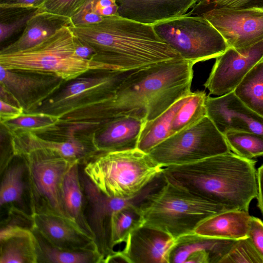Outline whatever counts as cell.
<instances>
[{"label":"cell","mask_w":263,"mask_h":263,"mask_svg":"<svg viewBox=\"0 0 263 263\" xmlns=\"http://www.w3.org/2000/svg\"><path fill=\"white\" fill-rule=\"evenodd\" d=\"M35 10L20 14L11 20L1 21L0 23V41L1 43L10 38L21 29L25 27L28 21L35 14Z\"/></svg>","instance_id":"obj_36"},{"label":"cell","mask_w":263,"mask_h":263,"mask_svg":"<svg viewBox=\"0 0 263 263\" xmlns=\"http://www.w3.org/2000/svg\"><path fill=\"white\" fill-rule=\"evenodd\" d=\"M91 5L93 12L102 17L119 15L116 0H92Z\"/></svg>","instance_id":"obj_40"},{"label":"cell","mask_w":263,"mask_h":263,"mask_svg":"<svg viewBox=\"0 0 263 263\" xmlns=\"http://www.w3.org/2000/svg\"><path fill=\"white\" fill-rule=\"evenodd\" d=\"M139 204H128L115 213L113 218L111 235L114 247L125 242L133 231L143 226V221L139 208Z\"/></svg>","instance_id":"obj_32"},{"label":"cell","mask_w":263,"mask_h":263,"mask_svg":"<svg viewBox=\"0 0 263 263\" xmlns=\"http://www.w3.org/2000/svg\"><path fill=\"white\" fill-rule=\"evenodd\" d=\"M153 27L162 40L194 64L216 58L229 47L220 33L201 15L186 13L156 23Z\"/></svg>","instance_id":"obj_8"},{"label":"cell","mask_w":263,"mask_h":263,"mask_svg":"<svg viewBox=\"0 0 263 263\" xmlns=\"http://www.w3.org/2000/svg\"><path fill=\"white\" fill-rule=\"evenodd\" d=\"M163 168L136 148L97 153L84 164L83 172L108 196L132 199L160 176Z\"/></svg>","instance_id":"obj_4"},{"label":"cell","mask_w":263,"mask_h":263,"mask_svg":"<svg viewBox=\"0 0 263 263\" xmlns=\"http://www.w3.org/2000/svg\"><path fill=\"white\" fill-rule=\"evenodd\" d=\"M138 69L99 70L95 76H80L46 100L36 111L60 119L112 97L121 83Z\"/></svg>","instance_id":"obj_10"},{"label":"cell","mask_w":263,"mask_h":263,"mask_svg":"<svg viewBox=\"0 0 263 263\" xmlns=\"http://www.w3.org/2000/svg\"><path fill=\"white\" fill-rule=\"evenodd\" d=\"M187 95L177 100L154 119L146 122L140 134L137 148L148 153L153 147L173 135L174 118L186 101Z\"/></svg>","instance_id":"obj_27"},{"label":"cell","mask_w":263,"mask_h":263,"mask_svg":"<svg viewBox=\"0 0 263 263\" xmlns=\"http://www.w3.org/2000/svg\"><path fill=\"white\" fill-rule=\"evenodd\" d=\"M223 135L231 151L236 155L250 159L263 155V135L236 130Z\"/></svg>","instance_id":"obj_33"},{"label":"cell","mask_w":263,"mask_h":263,"mask_svg":"<svg viewBox=\"0 0 263 263\" xmlns=\"http://www.w3.org/2000/svg\"><path fill=\"white\" fill-rule=\"evenodd\" d=\"M92 0H86L82 6L70 18L69 26H85L99 23L105 17L95 13L92 9Z\"/></svg>","instance_id":"obj_37"},{"label":"cell","mask_w":263,"mask_h":263,"mask_svg":"<svg viewBox=\"0 0 263 263\" xmlns=\"http://www.w3.org/2000/svg\"><path fill=\"white\" fill-rule=\"evenodd\" d=\"M0 85L16 100L24 112L36 111L66 82L51 73L7 69L0 66Z\"/></svg>","instance_id":"obj_13"},{"label":"cell","mask_w":263,"mask_h":263,"mask_svg":"<svg viewBox=\"0 0 263 263\" xmlns=\"http://www.w3.org/2000/svg\"><path fill=\"white\" fill-rule=\"evenodd\" d=\"M0 242V263H38L36 238L31 228L20 227Z\"/></svg>","instance_id":"obj_26"},{"label":"cell","mask_w":263,"mask_h":263,"mask_svg":"<svg viewBox=\"0 0 263 263\" xmlns=\"http://www.w3.org/2000/svg\"><path fill=\"white\" fill-rule=\"evenodd\" d=\"M219 263H263V257L248 237L236 240Z\"/></svg>","instance_id":"obj_34"},{"label":"cell","mask_w":263,"mask_h":263,"mask_svg":"<svg viewBox=\"0 0 263 263\" xmlns=\"http://www.w3.org/2000/svg\"><path fill=\"white\" fill-rule=\"evenodd\" d=\"M175 240L162 231L142 226L129 234L118 255L123 262L169 263Z\"/></svg>","instance_id":"obj_17"},{"label":"cell","mask_w":263,"mask_h":263,"mask_svg":"<svg viewBox=\"0 0 263 263\" xmlns=\"http://www.w3.org/2000/svg\"><path fill=\"white\" fill-rule=\"evenodd\" d=\"M230 151L224 135L206 116L170 136L148 154L165 167L196 162Z\"/></svg>","instance_id":"obj_9"},{"label":"cell","mask_w":263,"mask_h":263,"mask_svg":"<svg viewBox=\"0 0 263 263\" xmlns=\"http://www.w3.org/2000/svg\"><path fill=\"white\" fill-rule=\"evenodd\" d=\"M251 218L248 211L226 210L202 221L194 232L201 236L221 239L246 238L249 237Z\"/></svg>","instance_id":"obj_21"},{"label":"cell","mask_w":263,"mask_h":263,"mask_svg":"<svg viewBox=\"0 0 263 263\" xmlns=\"http://www.w3.org/2000/svg\"><path fill=\"white\" fill-rule=\"evenodd\" d=\"M236 240L198 235L194 232L181 236L169 253V263H185L189 257L198 251L207 252L210 263H219Z\"/></svg>","instance_id":"obj_22"},{"label":"cell","mask_w":263,"mask_h":263,"mask_svg":"<svg viewBox=\"0 0 263 263\" xmlns=\"http://www.w3.org/2000/svg\"><path fill=\"white\" fill-rule=\"evenodd\" d=\"M69 27L77 37L95 50L91 60L105 65L109 70H133L183 59L159 37L152 25L118 15L93 24Z\"/></svg>","instance_id":"obj_3"},{"label":"cell","mask_w":263,"mask_h":263,"mask_svg":"<svg viewBox=\"0 0 263 263\" xmlns=\"http://www.w3.org/2000/svg\"><path fill=\"white\" fill-rule=\"evenodd\" d=\"M80 178L85 198L84 213L92 233L97 249L108 262L117 252L114 250L111 235L113 218L115 213L132 203H140L147 195L158 189L162 180L158 177L148 184L137 196L132 199L113 198L104 194L83 172Z\"/></svg>","instance_id":"obj_11"},{"label":"cell","mask_w":263,"mask_h":263,"mask_svg":"<svg viewBox=\"0 0 263 263\" xmlns=\"http://www.w3.org/2000/svg\"><path fill=\"white\" fill-rule=\"evenodd\" d=\"M67 21L44 13L35 14L28 21L20 37L3 48L1 53L24 50L34 46L53 34Z\"/></svg>","instance_id":"obj_24"},{"label":"cell","mask_w":263,"mask_h":263,"mask_svg":"<svg viewBox=\"0 0 263 263\" xmlns=\"http://www.w3.org/2000/svg\"><path fill=\"white\" fill-rule=\"evenodd\" d=\"M194 65L177 59L138 69L110 98L70 113L63 120L84 131L121 116L152 120L191 92Z\"/></svg>","instance_id":"obj_1"},{"label":"cell","mask_w":263,"mask_h":263,"mask_svg":"<svg viewBox=\"0 0 263 263\" xmlns=\"http://www.w3.org/2000/svg\"><path fill=\"white\" fill-rule=\"evenodd\" d=\"M30 218L31 230L38 232L56 247L68 249L97 247L92 238L60 216L46 213H31Z\"/></svg>","instance_id":"obj_19"},{"label":"cell","mask_w":263,"mask_h":263,"mask_svg":"<svg viewBox=\"0 0 263 263\" xmlns=\"http://www.w3.org/2000/svg\"><path fill=\"white\" fill-rule=\"evenodd\" d=\"M86 0H45L35 12L44 13L67 21L82 6Z\"/></svg>","instance_id":"obj_35"},{"label":"cell","mask_w":263,"mask_h":263,"mask_svg":"<svg viewBox=\"0 0 263 263\" xmlns=\"http://www.w3.org/2000/svg\"><path fill=\"white\" fill-rule=\"evenodd\" d=\"M146 121L134 116H121L106 121L87 135L98 152L134 149L137 148Z\"/></svg>","instance_id":"obj_18"},{"label":"cell","mask_w":263,"mask_h":263,"mask_svg":"<svg viewBox=\"0 0 263 263\" xmlns=\"http://www.w3.org/2000/svg\"><path fill=\"white\" fill-rule=\"evenodd\" d=\"M0 66L7 69L53 74L66 81L74 80L89 71L109 70L101 63L85 60L76 54L74 34L68 25L34 46L0 53Z\"/></svg>","instance_id":"obj_6"},{"label":"cell","mask_w":263,"mask_h":263,"mask_svg":"<svg viewBox=\"0 0 263 263\" xmlns=\"http://www.w3.org/2000/svg\"><path fill=\"white\" fill-rule=\"evenodd\" d=\"M26 171V165L22 159L21 162L9 164L4 170L0 186L1 207L12 203H22L25 189L24 175Z\"/></svg>","instance_id":"obj_30"},{"label":"cell","mask_w":263,"mask_h":263,"mask_svg":"<svg viewBox=\"0 0 263 263\" xmlns=\"http://www.w3.org/2000/svg\"><path fill=\"white\" fill-rule=\"evenodd\" d=\"M213 0H195L191 10L187 14L191 15H200L205 8Z\"/></svg>","instance_id":"obj_45"},{"label":"cell","mask_w":263,"mask_h":263,"mask_svg":"<svg viewBox=\"0 0 263 263\" xmlns=\"http://www.w3.org/2000/svg\"><path fill=\"white\" fill-rule=\"evenodd\" d=\"M10 145L14 157L37 149H50L65 158L84 164L98 151L90 137L66 131L62 139H48L31 132H21L10 136Z\"/></svg>","instance_id":"obj_15"},{"label":"cell","mask_w":263,"mask_h":263,"mask_svg":"<svg viewBox=\"0 0 263 263\" xmlns=\"http://www.w3.org/2000/svg\"><path fill=\"white\" fill-rule=\"evenodd\" d=\"M60 119L49 114L34 111L24 112L19 117L1 124L9 136L21 132L40 135L60 129Z\"/></svg>","instance_id":"obj_28"},{"label":"cell","mask_w":263,"mask_h":263,"mask_svg":"<svg viewBox=\"0 0 263 263\" xmlns=\"http://www.w3.org/2000/svg\"><path fill=\"white\" fill-rule=\"evenodd\" d=\"M139 208L143 226L162 231L175 239L193 233L200 222L210 216L228 210L164 179L163 184L147 195Z\"/></svg>","instance_id":"obj_5"},{"label":"cell","mask_w":263,"mask_h":263,"mask_svg":"<svg viewBox=\"0 0 263 263\" xmlns=\"http://www.w3.org/2000/svg\"><path fill=\"white\" fill-rule=\"evenodd\" d=\"M206 93L197 90L190 92L177 112L172 124L173 135L195 124L206 116Z\"/></svg>","instance_id":"obj_31"},{"label":"cell","mask_w":263,"mask_h":263,"mask_svg":"<svg viewBox=\"0 0 263 263\" xmlns=\"http://www.w3.org/2000/svg\"><path fill=\"white\" fill-rule=\"evenodd\" d=\"M0 104L1 124L15 119L24 112L22 107L10 104L1 100Z\"/></svg>","instance_id":"obj_42"},{"label":"cell","mask_w":263,"mask_h":263,"mask_svg":"<svg viewBox=\"0 0 263 263\" xmlns=\"http://www.w3.org/2000/svg\"><path fill=\"white\" fill-rule=\"evenodd\" d=\"M18 157L26 167L31 213L52 214L73 223L64 209L62 188L65 174L79 162L50 149L34 150Z\"/></svg>","instance_id":"obj_7"},{"label":"cell","mask_w":263,"mask_h":263,"mask_svg":"<svg viewBox=\"0 0 263 263\" xmlns=\"http://www.w3.org/2000/svg\"><path fill=\"white\" fill-rule=\"evenodd\" d=\"M119 16L152 25L185 14L195 0H116Z\"/></svg>","instance_id":"obj_20"},{"label":"cell","mask_w":263,"mask_h":263,"mask_svg":"<svg viewBox=\"0 0 263 263\" xmlns=\"http://www.w3.org/2000/svg\"><path fill=\"white\" fill-rule=\"evenodd\" d=\"M76 54L81 58L91 60L96 54L94 49L87 43L79 39L74 35Z\"/></svg>","instance_id":"obj_43"},{"label":"cell","mask_w":263,"mask_h":263,"mask_svg":"<svg viewBox=\"0 0 263 263\" xmlns=\"http://www.w3.org/2000/svg\"><path fill=\"white\" fill-rule=\"evenodd\" d=\"M80 165L79 162L75 163L65 175L62 188L63 202L71 221L93 239L84 213L85 198L80 178Z\"/></svg>","instance_id":"obj_23"},{"label":"cell","mask_w":263,"mask_h":263,"mask_svg":"<svg viewBox=\"0 0 263 263\" xmlns=\"http://www.w3.org/2000/svg\"><path fill=\"white\" fill-rule=\"evenodd\" d=\"M200 15L216 29L229 47H247L263 40V7H216Z\"/></svg>","instance_id":"obj_12"},{"label":"cell","mask_w":263,"mask_h":263,"mask_svg":"<svg viewBox=\"0 0 263 263\" xmlns=\"http://www.w3.org/2000/svg\"><path fill=\"white\" fill-rule=\"evenodd\" d=\"M248 235L258 253L263 257V221L261 220L252 216Z\"/></svg>","instance_id":"obj_39"},{"label":"cell","mask_w":263,"mask_h":263,"mask_svg":"<svg viewBox=\"0 0 263 263\" xmlns=\"http://www.w3.org/2000/svg\"><path fill=\"white\" fill-rule=\"evenodd\" d=\"M32 231L36 238L38 263L104 262L103 257L97 247L80 249L58 248L49 243L36 231Z\"/></svg>","instance_id":"obj_25"},{"label":"cell","mask_w":263,"mask_h":263,"mask_svg":"<svg viewBox=\"0 0 263 263\" xmlns=\"http://www.w3.org/2000/svg\"><path fill=\"white\" fill-rule=\"evenodd\" d=\"M244 8L263 7V0H213L207 5L202 13L216 7Z\"/></svg>","instance_id":"obj_38"},{"label":"cell","mask_w":263,"mask_h":263,"mask_svg":"<svg viewBox=\"0 0 263 263\" xmlns=\"http://www.w3.org/2000/svg\"><path fill=\"white\" fill-rule=\"evenodd\" d=\"M257 205L263 214V164L257 171Z\"/></svg>","instance_id":"obj_44"},{"label":"cell","mask_w":263,"mask_h":263,"mask_svg":"<svg viewBox=\"0 0 263 263\" xmlns=\"http://www.w3.org/2000/svg\"><path fill=\"white\" fill-rule=\"evenodd\" d=\"M233 91L246 106L263 117V60L247 73Z\"/></svg>","instance_id":"obj_29"},{"label":"cell","mask_w":263,"mask_h":263,"mask_svg":"<svg viewBox=\"0 0 263 263\" xmlns=\"http://www.w3.org/2000/svg\"><path fill=\"white\" fill-rule=\"evenodd\" d=\"M206 116L223 134L228 130L263 135V117L246 106L234 91L216 97L207 96Z\"/></svg>","instance_id":"obj_16"},{"label":"cell","mask_w":263,"mask_h":263,"mask_svg":"<svg viewBox=\"0 0 263 263\" xmlns=\"http://www.w3.org/2000/svg\"><path fill=\"white\" fill-rule=\"evenodd\" d=\"M0 100L10 104L20 107L13 96L2 85H0Z\"/></svg>","instance_id":"obj_46"},{"label":"cell","mask_w":263,"mask_h":263,"mask_svg":"<svg viewBox=\"0 0 263 263\" xmlns=\"http://www.w3.org/2000/svg\"><path fill=\"white\" fill-rule=\"evenodd\" d=\"M45 0H1V10H34L36 9Z\"/></svg>","instance_id":"obj_41"},{"label":"cell","mask_w":263,"mask_h":263,"mask_svg":"<svg viewBox=\"0 0 263 263\" xmlns=\"http://www.w3.org/2000/svg\"><path fill=\"white\" fill-rule=\"evenodd\" d=\"M262 60L263 40L247 47H229L216 58L204 86L210 95L220 96L232 92L247 73Z\"/></svg>","instance_id":"obj_14"},{"label":"cell","mask_w":263,"mask_h":263,"mask_svg":"<svg viewBox=\"0 0 263 263\" xmlns=\"http://www.w3.org/2000/svg\"><path fill=\"white\" fill-rule=\"evenodd\" d=\"M256 161L231 151L163 168L168 180L228 210L248 211L257 195Z\"/></svg>","instance_id":"obj_2"}]
</instances>
